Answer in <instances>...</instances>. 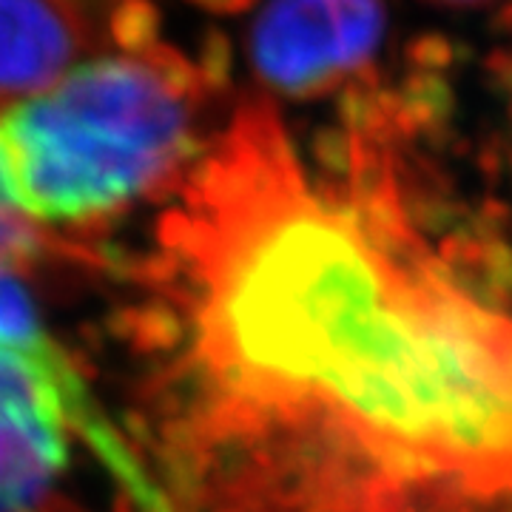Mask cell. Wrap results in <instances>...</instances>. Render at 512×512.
<instances>
[{
    "instance_id": "obj_1",
    "label": "cell",
    "mask_w": 512,
    "mask_h": 512,
    "mask_svg": "<svg viewBox=\"0 0 512 512\" xmlns=\"http://www.w3.org/2000/svg\"><path fill=\"white\" fill-rule=\"evenodd\" d=\"M126 325L171 512H512V305L271 103L168 197Z\"/></svg>"
},
{
    "instance_id": "obj_2",
    "label": "cell",
    "mask_w": 512,
    "mask_h": 512,
    "mask_svg": "<svg viewBox=\"0 0 512 512\" xmlns=\"http://www.w3.org/2000/svg\"><path fill=\"white\" fill-rule=\"evenodd\" d=\"M228 43L200 63L148 40L94 57L0 114V171L32 222L89 228L168 194L200 160L208 97L228 89Z\"/></svg>"
},
{
    "instance_id": "obj_3",
    "label": "cell",
    "mask_w": 512,
    "mask_h": 512,
    "mask_svg": "<svg viewBox=\"0 0 512 512\" xmlns=\"http://www.w3.org/2000/svg\"><path fill=\"white\" fill-rule=\"evenodd\" d=\"M382 35L379 0H271L256 18L248 52L271 92L311 100L365 72Z\"/></svg>"
},
{
    "instance_id": "obj_4",
    "label": "cell",
    "mask_w": 512,
    "mask_h": 512,
    "mask_svg": "<svg viewBox=\"0 0 512 512\" xmlns=\"http://www.w3.org/2000/svg\"><path fill=\"white\" fill-rule=\"evenodd\" d=\"M83 40L72 0H0V97L57 83Z\"/></svg>"
},
{
    "instance_id": "obj_5",
    "label": "cell",
    "mask_w": 512,
    "mask_h": 512,
    "mask_svg": "<svg viewBox=\"0 0 512 512\" xmlns=\"http://www.w3.org/2000/svg\"><path fill=\"white\" fill-rule=\"evenodd\" d=\"M43 248V239L37 234V222H32L9 197V188L3 183L0 171V259H20L37 254Z\"/></svg>"
},
{
    "instance_id": "obj_6",
    "label": "cell",
    "mask_w": 512,
    "mask_h": 512,
    "mask_svg": "<svg viewBox=\"0 0 512 512\" xmlns=\"http://www.w3.org/2000/svg\"><path fill=\"white\" fill-rule=\"evenodd\" d=\"M404 57L416 72L444 74L458 63V46L441 32H421L404 46Z\"/></svg>"
},
{
    "instance_id": "obj_7",
    "label": "cell",
    "mask_w": 512,
    "mask_h": 512,
    "mask_svg": "<svg viewBox=\"0 0 512 512\" xmlns=\"http://www.w3.org/2000/svg\"><path fill=\"white\" fill-rule=\"evenodd\" d=\"M484 77L495 92L507 94L512 100V49H495L484 60Z\"/></svg>"
},
{
    "instance_id": "obj_8",
    "label": "cell",
    "mask_w": 512,
    "mask_h": 512,
    "mask_svg": "<svg viewBox=\"0 0 512 512\" xmlns=\"http://www.w3.org/2000/svg\"><path fill=\"white\" fill-rule=\"evenodd\" d=\"M202 3L205 9H211V12H242V9H248V6H254V0H197Z\"/></svg>"
},
{
    "instance_id": "obj_9",
    "label": "cell",
    "mask_w": 512,
    "mask_h": 512,
    "mask_svg": "<svg viewBox=\"0 0 512 512\" xmlns=\"http://www.w3.org/2000/svg\"><path fill=\"white\" fill-rule=\"evenodd\" d=\"M493 29L495 32H504V35H512V0L501 3V9L495 12Z\"/></svg>"
},
{
    "instance_id": "obj_10",
    "label": "cell",
    "mask_w": 512,
    "mask_h": 512,
    "mask_svg": "<svg viewBox=\"0 0 512 512\" xmlns=\"http://www.w3.org/2000/svg\"><path fill=\"white\" fill-rule=\"evenodd\" d=\"M436 3H453V6H473V3H487V0H436Z\"/></svg>"
}]
</instances>
